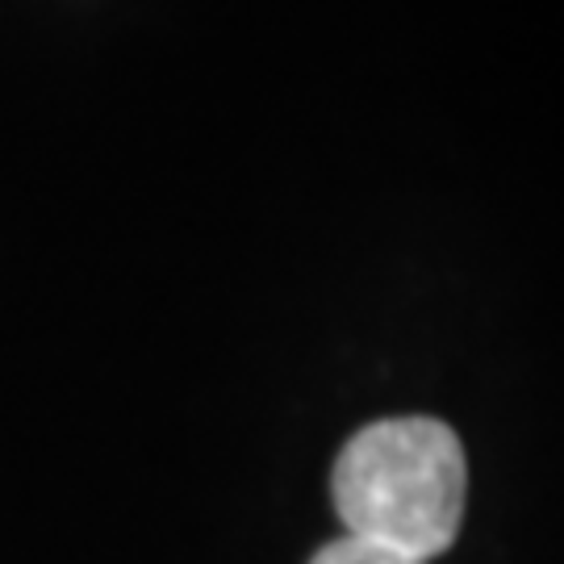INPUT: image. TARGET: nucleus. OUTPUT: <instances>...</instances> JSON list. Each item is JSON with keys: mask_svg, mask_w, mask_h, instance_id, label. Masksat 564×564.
Here are the masks:
<instances>
[{"mask_svg": "<svg viewBox=\"0 0 564 564\" xmlns=\"http://www.w3.org/2000/svg\"><path fill=\"white\" fill-rule=\"evenodd\" d=\"M330 489L351 535L435 561L456 544L468 464L456 431L440 419H384L347 440Z\"/></svg>", "mask_w": 564, "mask_h": 564, "instance_id": "f257e3e1", "label": "nucleus"}, {"mask_svg": "<svg viewBox=\"0 0 564 564\" xmlns=\"http://www.w3.org/2000/svg\"><path fill=\"white\" fill-rule=\"evenodd\" d=\"M310 564H426L419 556H410L402 547H389L381 540H368V535H343L335 544H326Z\"/></svg>", "mask_w": 564, "mask_h": 564, "instance_id": "f03ea898", "label": "nucleus"}]
</instances>
